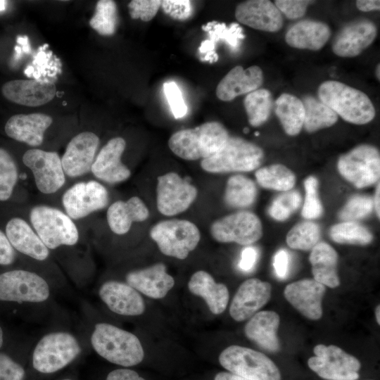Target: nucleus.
Masks as SVG:
<instances>
[{
    "label": "nucleus",
    "instance_id": "nucleus-16",
    "mask_svg": "<svg viewBox=\"0 0 380 380\" xmlns=\"http://www.w3.org/2000/svg\"><path fill=\"white\" fill-rule=\"evenodd\" d=\"M99 143L98 135L90 131L80 132L70 139L61 157L67 177L79 178L91 172Z\"/></svg>",
    "mask_w": 380,
    "mask_h": 380
},
{
    "label": "nucleus",
    "instance_id": "nucleus-4",
    "mask_svg": "<svg viewBox=\"0 0 380 380\" xmlns=\"http://www.w3.org/2000/svg\"><path fill=\"white\" fill-rule=\"evenodd\" d=\"M28 221L49 251L63 246H73L80 240L75 221L58 208L35 205L29 210Z\"/></svg>",
    "mask_w": 380,
    "mask_h": 380
},
{
    "label": "nucleus",
    "instance_id": "nucleus-48",
    "mask_svg": "<svg viewBox=\"0 0 380 380\" xmlns=\"http://www.w3.org/2000/svg\"><path fill=\"white\" fill-rule=\"evenodd\" d=\"M160 6L167 15L178 20L188 19L193 11L191 2L188 0H164Z\"/></svg>",
    "mask_w": 380,
    "mask_h": 380
},
{
    "label": "nucleus",
    "instance_id": "nucleus-14",
    "mask_svg": "<svg viewBox=\"0 0 380 380\" xmlns=\"http://www.w3.org/2000/svg\"><path fill=\"white\" fill-rule=\"evenodd\" d=\"M210 232L218 242H234L248 246L262 237V226L255 214L249 211H239L213 222Z\"/></svg>",
    "mask_w": 380,
    "mask_h": 380
},
{
    "label": "nucleus",
    "instance_id": "nucleus-13",
    "mask_svg": "<svg viewBox=\"0 0 380 380\" xmlns=\"http://www.w3.org/2000/svg\"><path fill=\"white\" fill-rule=\"evenodd\" d=\"M49 296L46 281L34 272L13 270L0 274V300L40 303Z\"/></svg>",
    "mask_w": 380,
    "mask_h": 380
},
{
    "label": "nucleus",
    "instance_id": "nucleus-15",
    "mask_svg": "<svg viewBox=\"0 0 380 380\" xmlns=\"http://www.w3.org/2000/svg\"><path fill=\"white\" fill-rule=\"evenodd\" d=\"M197 195L196 187L175 172L157 178L156 205L163 215L174 216L186 211Z\"/></svg>",
    "mask_w": 380,
    "mask_h": 380
},
{
    "label": "nucleus",
    "instance_id": "nucleus-10",
    "mask_svg": "<svg viewBox=\"0 0 380 380\" xmlns=\"http://www.w3.org/2000/svg\"><path fill=\"white\" fill-rule=\"evenodd\" d=\"M109 201L107 189L96 179L75 182L64 191L61 197L63 211L74 221L104 209Z\"/></svg>",
    "mask_w": 380,
    "mask_h": 380
},
{
    "label": "nucleus",
    "instance_id": "nucleus-41",
    "mask_svg": "<svg viewBox=\"0 0 380 380\" xmlns=\"http://www.w3.org/2000/svg\"><path fill=\"white\" fill-rule=\"evenodd\" d=\"M20 176L13 157L0 147V201H6L11 197Z\"/></svg>",
    "mask_w": 380,
    "mask_h": 380
},
{
    "label": "nucleus",
    "instance_id": "nucleus-47",
    "mask_svg": "<svg viewBox=\"0 0 380 380\" xmlns=\"http://www.w3.org/2000/svg\"><path fill=\"white\" fill-rule=\"evenodd\" d=\"M160 6V0H132L128 8L132 18L148 22L155 17Z\"/></svg>",
    "mask_w": 380,
    "mask_h": 380
},
{
    "label": "nucleus",
    "instance_id": "nucleus-28",
    "mask_svg": "<svg viewBox=\"0 0 380 380\" xmlns=\"http://www.w3.org/2000/svg\"><path fill=\"white\" fill-rule=\"evenodd\" d=\"M148 217L149 210L146 205L138 196H132L126 201H116L108 207L106 211L108 225L118 235L127 234L134 222H144Z\"/></svg>",
    "mask_w": 380,
    "mask_h": 380
},
{
    "label": "nucleus",
    "instance_id": "nucleus-38",
    "mask_svg": "<svg viewBox=\"0 0 380 380\" xmlns=\"http://www.w3.org/2000/svg\"><path fill=\"white\" fill-rule=\"evenodd\" d=\"M248 122L253 127L263 125L273 108V98L267 89H258L248 93L243 101Z\"/></svg>",
    "mask_w": 380,
    "mask_h": 380
},
{
    "label": "nucleus",
    "instance_id": "nucleus-58",
    "mask_svg": "<svg viewBox=\"0 0 380 380\" xmlns=\"http://www.w3.org/2000/svg\"><path fill=\"white\" fill-rule=\"evenodd\" d=\"M380 305H378L375 310V316L378 324H380Z\"/></svg>",
    "mask_w": 380,
    "mask_h": 380
},
{
    "label": "nucleus",
    "instance_id": "nucleus-37",
    "mask_svg": "<svg viewBox=\"0 0 380 380\" xmlns=\"http://www.w3.org/2000/svg\"><path fill=\"white\" fill-rule=\"evenodd\" d=\"M255 176L258 184L267 189L284 192L291 190L296 184L294 173L281 164L260 167L256 170Z\"/></svg>",
    "mask_w": 380,
    "mask_h": 380
},
{
    "label": "nucleus",
    "instance_id": "nucleus-49",
    "mask_svg": "<svg viewBox=\"0 0 380 380\" xmlns=\"http://www.w3.org/2000/svg\"><path fill=\"white\" fill-rule=\"evenodd\" d=\"M312 2L306 0H277L274 5L287 18L294 20L302 18L308 6Z\"/></svg>",
    "mask_w": 380,
    "mask_h": 380
},
{
    "label": "nucleus",
    "instance_id": "nucleus-27",
    "mask_svg": "<svg viewBox=\"0 0 380 380\" xmlns=\"http://www.w3.org/2000/svg\"><path fill=\"white\" fill-rule=\"evenodd\" d=\"M263 80V72L260 67L252 65L244 69L237 65L220 80L216 88V96L221 101H229L259 89Z\"/></svg>",
    "mask_w": 380,
    "mask_h": 380
},
{
    "label": "nucleus",
    "instance_id": "nucleus-40",
    "mask_svg": "<svg viewBox=\"0 0 380 380\" xmlns=\"http://www.w3.org/2000/svg\"><path fill=\"white\" fill-rule=\"evenodd\" d=\"M321 231L319 226L310 221L296 224L288 232L286 241L293 249L308 251L319 243Z\"/></svg>",
    "mask_w": 380,
    "mask_h": 380
},
{
    "label": "nucleus",
    "instance_id": "nucleus-45",
    "mask_svg": "<svg viewBox=\"0 0 380 380\" xmlns=\"http://www.w3.org/2000/svg\"><path fill=\"white\" fill-rule=\"evenodd\" d=\"M305 196L301 210L302 216L308 220L317 219L322 214V205L318 196V182L310 176L304 182Z\"/></svg>",
    "mask_w": 380,
    "mask_h": 380
},
{
    "label": "nucleus",
    "instance_id": "nucleus-34",
    "mask_svg": "<svg viewBox=\"0 0 380 380\" xmlns=\"http://www.w3.org/2000/svg\"><path fill=\"white\" fill-rule=\"evenodd\" d=\"M274 112L287 134L296 136L300 133L305 117L302 100L288 93L281 94L274 103Z\"/></svg>",
    "mask_w": 380,
    "mask_h": 380
},
{
    "label": "nucleus",
    "instance_id": "nucleus-36",
    "mask_svg": "<svg viewBox=\"0 0 380 380\" xmlns=\"http://www.w3.org/2000/svg\"><path fill=\"white\" fill-rule=\"evenodd\" d=\"M302 102L305 109L303 127L308 132L329 127L337 122L336 113L319 99L307 95Z\"/></svg>",
    "mask_w": 380,
    "mask_h": 380
},
{
    "label": "nucleus",
    "instance_id": "nucleus-9",
    "mask_svg": "<svg viewBox=\"0 0 380 380\" xmlns=\"http://www.w3.org/2000/svg\"><path fill=\"white\" fill-rule=\"evenodd\" d=\"M337 168L356 188L369 186L379 180V151L370 144L359 145L339 157Z\"/></svg>",
    "mask_w": 380,
    "mask_h": 380
},
{
    "label": "nucleus",
    "instance_id": "nucleus-42",
    "mask_svg": "<svg viewBox=\"0 0 380 380\" xmlns=\"http://www.w3.org/2000/svg\"><path fill=\"white\" fill-rule=\"evenodd\" d=\"M118 23L117 6L112 0L97 2L94 15L89 20L91 28L103 36L113 35Z\"/></svg>",
    "mask_w": 380,
    "mask_h": 380
},
{
    "label": "nucleus",
    "instance_id": "nucleus-26",
    "mask_svg": "<svg viewBox=\"0 0 380 380\" xmlns=\"http://www.w3.org/2000/svg\"><path fill=\"white\" fill-rule=\"evenodd\" d=\"M125 279L127 284L153 299L164 298L175 285L174 278L166 272V266L162 262L130 271Z\"/></svg>",
    "mask_w": 380,
    "mask_h": 380
},
{
    "label": "nucleus",
    "instance_id": "nucleus-21",
    "mask_svg": "<svg viewBox=\"0 0 380 380\" xmlns=\"http://www.w3.org/2000/svg\"><path fill=\"white\" fill-rule=\"evenodd\" d=\"M52 123V118L44 113L17 114L7 120L4 131L8 137L37 148Z\"/></svg>",
    "mask_w": 380,
    "mask_h": 380
},
{
    "label": "nucleus",
    "instance_id": "nucleus-12",
    "mask_svg": "<svg viewBox=\"0 0 380 380\" xmlns=\"http://www.w3.org/2000/svg\"><path fill=\"white\" fill-rule=\"evenodd\" d=\"M315 356L308 360V365L325 380H357L361 363L355 356L341 348L318 344L313 349Z\"/></svg>",
    "mask_w": 380,
    "mask_h": 380
},
{
    "label": "nucleus",
    "instance_id": "nucleus-61",
    "mask_svg": "<svg viewBox=\"0 0 380 380\" xmlns=\"http://www.w3.org/2000/svg\"><path fill=\"white\" fill-rule=\"evenodd\" d=\"M4 4H5V1H0V10H2L4 8Z\"/></svg>",
    "mask_w": 380,
    "mask_h": 380
},
{
    "label": "nucleus",
    "instance_id": "nucleus-55",
    "mask_svg": "<svg viewBox=\"0 0 380 380\" xmlns=\"http://www.w3.org/2000/svg\"><path fill=\"white\" fill-rule=\"evenodd\" d=\"M357 8L363 12L380 10V1L379 0H357Z\"/></svg>",
    "mask_w": 380,
    "mask_h": 380
},
{
    "label": "nucleus",
    "instance_id": "nucleus-24",
    "mask_svg": "<svg viewBox=\"0 0 380 380\" xmlns=\"http://www.w3.org/2000/svg\"><path fill=\"white\" fill-rule=\"evenodd\" d=\"M99 296L113 312L125 316H137L145 311V303L139 293L127 284L118 281L104 282Z\"/></svg>",
    "mask_w": 380,
    "mask_h": 380
},
{
    "label": "nucleus",
    "instance_id": "nucleus-2",
    "mask_svg": "<svg viewBox=\"0 0 380 380\" xmlns=\"http://www.w3.org/2000/svg\"><path fill=\"white\" fill-rule=\"evenodd\" d=\"M318 99L345 121L365 125L375 117L374 106L363 91L335 80L322 82L318 89Z\"/></svg>",
    "mask_w": 380,
    "mask_h": 380
},
{
    "label": "nucleus",
    "instance_id": "nucleus-6",
    "mask_svg": "<svg viewBox=\"0 0 380 380\" xmlns=\"http://www.w3.org/2000/svg\"><path fill=\"white\" fill-rule=\"evenodd\" d=\"M149 236L163 254L179 260L186 258L201 240L198 227L191 221L181 219L157 222L150 229Z\"/></svg>",
    "mask_w": 380,
    "mask_h": 380
},
{
    "label": "nucleus",
    "instance_id": "nucleus-22",
    "mask_svg": "<svg viewBox=\"0 0 380 380\" xmlns=\"http://www.w3.org/2000/svg\"><path fill=\"white\" fill-rule=\"evenodd\" d=\"M236 20L250 27L269 32H278L283 26V16L274 4L268 0H248L235 10Z\"/></svg>",
    "mask_w": 380,
    "mask_h": 380
},
{
    "label": "nucleus",
    "instance_id": "nucleus-20",
    "mask_svg": "<svg viewBox=\"0 0 380 380\" xmlns=\"http://www.w3.org/2000/svg\"><path fill=\"white\" fill-rule=\"evenodd\" d=\"M325 292L323 284L314 279H304L288 284L284 295L303 316L317 320L322 315V300Z\"/></svg>",
    "mask_w": 380,
    "mask_h": 380
},
{
    "label": "nucleus",
    "instance_id": "nucleus-63",
    "mask_svg": "<svg viewBox=\"0 0 380 380\" xmlns=\"http://www.w3.org/2000/svg\"><path fill=\"white\" fill-rule=\"evenodd\" d=\"M259 134H260V133L258 132H255V136H258Z\"/></svg>",
    "mask_w": 380,
    "mask_h": 380
},
{
    "label": "nucleus",
    "instance_id": "nucleus-62",
    "mask_svg": "<svg viewBox=\"0 0 380 380\" xmlns=\"http://www.w3.org/2000/svg\"><path fill=\"white\" fill-rule=\"evenodd\" d=\"M248 132H249V129H248V127H245V128L243 129V132H244V133L247 134V133H248Z\"/></svg>",
    "mask_w": 380,
    "mask_h": 380
},
{
    "label": "nucleus",
    "instance_id": "nucleus-44",
    "mask_svg": "<svg viewBox=\"0 0 380 380\" xmlns=\"http://www.w3.org/2000/svg\"><path fill=\"white\" fill-rule=\"evenodd\" d=\"M373 207L374 202L370 196H354L340 210L338 217L344 222H355L368 216Z\"/></svg>",
    "mask_w": 380,
    "mask_h": 380
},
{
    "label": "nucleus",
    "instance_id": "nucleus-25",
    "mask_svg": "<svg viewBox=\"0 0 380 380\" xmlns=\"http://www.w3.org/2000/svg\"><path fill=\"white\" fill-rule=\"evenodd\" d=\"M5 234L13 248L20 253L37 261H44L49 257L50 251L25 219L11 218L6 224Z\"/></svg>",
    "mask_w": 380,
    "mask_h": 380
},
{
    "label": "nucleus",
    "instance_id": "nucleus-17",
    "mask_svg": "<svg viewBox=\"0 0 380 380\" xmlns=\"http://www.w3.org/2000/svg\"><path fill=\"white\" fill-rule=\"evenodd\" d=\"M126 141L120 137L110 139L99 151L91 167V173L98 180L116 184L126 181L131 170L123 163L122 154Z\"/></svg>",
    "mask_w": 380,
    "mask_h": 380
},
{
    "label": "nucleus",
    "instance_id": "nucleus-56",
    "mask_svg": "<svg viewBox=\"0 0 380 380\" xmlns=\"http://www.w3.org/2000/svg\"><path fill=\"white\" fill-rule=\"evenodd\" d=\"M214 380H251V379L236 375L229 372H220L215 375Z\"/></svg>",
    "mask_w": 380,
    "mask_h": 380
},
{
    "label": "nucleus",
    "instance_id": "nucleus-39",
    "mask_svg": "<svg viewBox=\"0 0 380 380\" xmlns=\"http://www.w3.org/2000/svg\"><path fill=\"white\" fill-rule=\"evenodd\" d=\"M329 236L338 243L367 245L373 239L372 232L356 222H343L333 225L330 228Z\"/></svg>",
    "mask_w": 380,
    "mask_h": 380
},
{
    "label": "nucleus",
    "instance_id": "nucleus-60",
    "mask_svg": "<svg viewBox=\"0 0 380 380\" xmlns=\"http://www.w3.org/2000/svg\"><path fill=\"white\" fill-rule=\"evenodd\" d=\"M3 344V331L0 327V348Z\"/></svg>",
    "mask_w": 380,
    "mask_h": 380
},
{
    "label": "nucleus",
    "instance_id": "nucleus-35",
    "mask_svg": "<svg viewBox=\"0 0 380 380\" xmlns=\"http://www.w3.org/2000/svg\"><path fill=\"white\" fill-rule=\"evenodd\" d=\"M257 193L252 179L242 175H234L227 182L224 200L232 208H246L253 204Z\"/></svg>",
    "mask_w": 380,
    "mask_h": 380
},
{
    "label": "nucleus",
    "instance_id": "nucleus-3",
    "mask_svg": "<svg viewBox=\"0 0 380 380\" xmlns=\"http://www.w3.org/2000/svg\"><path fill=\"white\" fill-rule=\"evenodd\" d=\"M91 343L101 357L118 365L135 366L144 357L141 343L134 334L110 324H96Z\"/></svg>",
    "mask_w": 380,
    "mask_h": 380
},
{
    "label": "nucleus",
    "instance_id": "nucleus-33",
    "mask_svg": "<svg viewBox=\"0 0 380 380\" xmlns=\"http://www.w3.org/2000/svg\"><path fill=\"white\" fill-rule=\"evenodd\" d=\"M309 261L315 280L329 288L339 286L338 254L333 247L325 242H319L311 250Z\"/></svg>",
    "mask_w": 380,
    "mask_h": 380
},
{
    "label": "nucleus",
    "instance_id": "nucleus-1",
    "mask_svg": "<svg viewBox=\"0 0 380 380\" xmlns=\"http://www.w3.org/2000/svg\"><path fill=\"white\" fill-rule=\"evenodd\" d=\"M229 137L225 127L218 122H205L194 128L172 134L168 146L178 157L186 160L209 158L220 151Z\"/></svg>",
    "mask_w": 380,
    "mask_h": 380
},
{
    "label": "nucleus",
    "instance_id": "nucleus-51",
    "mask_svg": "<svg viewBox=\"0 0 380 380\" xmlns=\"http://www.w3.org/2000/svg\"><path fill=\"white\" fill-rule=\"evenodd\" d=\"M15 257V250L11 246L5 233L0 229V265H11L14 262Z\"/></svg>",
    "mask_w": 380,
    "mask_h": 380
},
{
    "label": "nucleus",
    "instance_id": "nucleus-32",
    "mask_svg": "<svg viewBox=\"0 0 380 380\" xmlns=\"http://www.w3.org/2000/svg\"><path fill=\"white\" fill-rule=\"evenodd\" d=\"M202 29L208 33L210 39L203 41L199 46V52L205 54L201 60L210 63L217 62L219 58L215 51L217 42L223 41L236 51L240 47L241 40L245 38L242 27L235 23L227 27L225 23L211 21L203 25Z\"/></svg>",
    "mask_w": 380,
    "mask_h": 380
},
{
    "label": "nucleus",
    "instance_id": "nucleus-30",
    "mask_svg": "<svg viewBox=\"0 0 380 380\" xmlns=\"http://www.w3.org/2000/svg\"><path fill=\"white\" fill-rule=\"evenodd\" d=\"M280 323L279 315L270 310L256 312L246 323L244 332L246 336L260 348L277 352L280 349L277 336Z\"/></svg>",
    "mask_w": 380,
    "mask_h": 380
},
{
    "label": "nucleus",
    "instance_id": "nucleus-57",
    "mask_svg": "<svg viewBox=\"0 0 380 380\" xmlns=\"http://www.w3.org/2000/svg\"><path fill=\"white\" fill-rule=\"evenodd\" d=\"M376 191H375V195L374 198V206L375 208L376 213L377 217L379 218L380 216V210H379V197H380V188H379V182L377 183Z\"/></svg>",
    "mask_w": 380,
    "mask_h": 380
},
{
    "label": "nucleus",
    "instance_id": "nucleus-31",
    "mask_svg": "<svg viewBox=\"0 0 380 380\" xmlns=\"http://www.w3.org/2000/svg\"><path fill=\"white\" fill-rule=\"evenodd\" d=\"M188 289L192 294L203 298L214 315L225 310L229 298L228 289L224 284L217 283L208 272L204 270L194 272L188 282Z\"/></svg>",
    "mask_w": 380,
    "mask_h": 380
},
{
    "label": "nucleus",
    "instance_id": "nucleus-59",
    "mask_svg": "<svg viewBox=\"0 0 380 380\" xmlns=\"http://www.w3.org/2000/svg\"><path fill=\"white\" fill-rule=\"evenodd\" d=\"M376 76L378 80H380V65L379 63L377 64L376 69Z\"/></svg>",
    "mask_w": 380,
    "mask_h": 380
},
{
    "label": "nucleus",
    "instance_id": "nucleus-43",
    "mask_svg": "<svg viewBox=\"0 0 380 380\" xmlns=\"http://www.w3.org/2000/svg\"><path fill=\"white\" fill-rule=\"evenodd\" d=\"M302 198L298 191H284L272 201L268 212L273 219L284 221L300 206Z\"/></svg>",
    "mask_w": 380,
    "mask_h": 380
},
{
    "label": "nucleus",
    "instance_id": "nucleus-23",
    "mask_svg": "<svg viewBox=\"0 0 380 380\" xmlns=\"http://www.w3.org/2000/svg\"><path fill=\"white\" fill-rule=\"evenodd\" d=\"M1 93L11 102L36 107L51 101L56 95V87L50 82L14 80L3 84Z\"/></svg>",
    "mask_w": 380,
    "mask_h": 380
},
{
    "label": "nucleus",
    "instance_id": "nucleus-18",
    "mask_svg": "<svg viewBox=\"0 0 380 380\" xmlns=\"http://www.w3.org/2000/svg\"><path fill=\"white\" fill-rule=\"evenodd\" d=\"M271 291L269 282L256 278L244 281L232 300L230 316L237 322L251 317L270 300Z\"/></svg>",
    "mask_w": 380,
    "mask_h": 380
},
{
    "label": "nucleus",
    "instance_id": "nucleus-29",
    "mask_svg": "<svg viewBox=\"0 0 380 380\" xmlns=\"http://www.w3.org/2000/svg\"><path fill=\"white\" fill-rule=\"evenodd\" d=\"M331 37L329 25L322 21L304 20L292 25L285 35L286 42L299 49L318 51Z\"/></svg>",
    "mask_w": 380,
    "mask_h": 380
},
{
    "label": "nucleus",
    "instance_id": "nucleus-50",
    "mask_svg": "<svg viewBox=\"0 0 380 380\" xmlns=\"http://www.w3.org/2000/svg\"><path fill=\"white\" fill-rule=\"evenodd\" d=\"M23 367L8 355L0 353V380H23Z\"/></svg>",
    "mask_w": 380,
    "mask_h": 380
},
{
    "label": "nucleus",
    "instance_id": "nucleus-46",
    "mask_svg": "<svg viewBox=\"0 0 380 380\" xmlns=\"http://www.w3.org/2000/svg\"><path fill=\"white\" fill-rule=\"evenodd\" d=\"M163 91L175 118L185 116L188 108L177 84L173 81L166 82L163 84Z\"/></svg>",
    "mask_w": 380,
    "mask_h": 380
},
{
    "label": "nucleus",
    "instance_id": "nucleus-11",
    "mask_svg": "<svg viewBox=\"0 0 380 380\" xmlns=\"http://www.w3.org/2000/svg\"><path fill=\"white\" fill-rule=\"evenodd\" d=\"M22 161L41 194L53 195L65 186L67 177L57 152L32 148L24 153Z\"/></svg>",
    "mask_w": 380,
    "mask_h": 380
},
{
    "label": "nucleus",
    "instance_id": "nucleus-7",
    "mask_svg": "<svg viewBox=\"0 0 380 380\" xmlns=\"http://www.w3.org/2000/svg\"><path fill=\"white\" fill-rule=\"evenodd\" d=\"M219 362L225 369L251 380H281L280 371L265 354L249 348L233 345L224 349Z\"/></svg>",
    "mask_w": 380,
    "mask_h": 380
},
{
    "label": "nucleus",
    "instance_id": "nucleus-19",
    "mask_svg": "<svg viewBox=\"0 0 380 380\" xmlns=\"http://www.w3.org/2000/svg\"><path fill=\"white\" fill-rule=\"evenodd\" d=\"M377 29L369 19H359L343 27L334 39L333 52L340 57L360 55L375 39Z\"/></svg>",
    "mask_w": 380,
    "mask_h": 380
},
{
    "label": "nucleus",
    "instance_id": "nucleus-54",
    "mask_svg": "<svg viewBox=\"0 0 380 380\" xmlns=\"http://www.w3.org/2000/svg\"><path fill=\"white\" fill-rule=\"evenodd\" d=\"M106 380H146L137 372L129 369H117L111 371Z\"/></svg>",
    "mask_w": 380,
    "mask_h": 380
},
{
    "label": "nucleus",
    "instance_id": "nucleus-53",
    "mask_svg": "<svg viewBox=\"0 0 380 380\" xmlns=\"http://www.w3.org/2000/svg\"><path fill=\"white\" fill-rule=\"evenodd\" d=\"M273 265L277 277L281 279L286 277L289 266V255L285 250L281 249L276 253L274 257Z\"/></svg>",
    "mask_w": 380,
    "mask_h": 380
},
{
    "label": "nucleus",
    "instance_id": "nucleus-5",
    "mask_svg": "<svg viewBox=\"0 0 380 380\" xmlns=\"http://www.w3.org/2000/svg\"><path fill=\"white\" fill-rule=\"evenodd\" d=\"M263 150L258 145L237 137H229L224 147L201 161V168L210 173L249 172L262 163Z\"/></svg>",
    "mask_w": 380,
    "mask_h": 380
},
{
    "label": "nucleus",
    "instance_id": "nucleus-8",
    "mask_svg": "<svg viewBox=\"0 0 380 380\" xmlns=\"http://www.w3.org/2000/svg\"><path fill=\"white\" fill-rule=\"evenodd\" d=\"M80 352L74 336L68 332H52L43 336L35 346L32 365L39 372L53 373L72 362Z\"/></svg>",
    "mask_w": 380,
    "mask_h": 380
},
{
    "label": "nucleus",
    "instance_id": "nucleus-52",
    "mask_svg": "<svg viewBox=\"0 0 380 380\" xmlns=\"http://www.w3.org/2000/svg\"><path fill=\"white\" fill-rule=\"evenodd\" d=\"M257 258L258 252L255 248L246 247L241 252L239 267L245 272L251 271L255 265Z\"/></svg>",
    "mask_w": 380,
    "mask_h": 380
},
{
    "label": "nucleus",
    "instance_id": "nucleus-64",
    "mask_svg": "<svg viewBox=\"0 0 380 380\" xmlns=\"http://www.w3.org/2000/svg\"><path fill=\"white\" fill-rule=\"evenodd\" d=\"M63 380H70V379H63Z\"/></svg>",
    "mask_w": 380,
    "mask_h": 380
}]
</instances>
